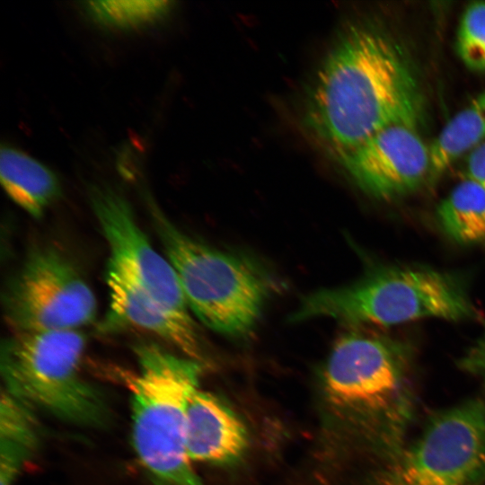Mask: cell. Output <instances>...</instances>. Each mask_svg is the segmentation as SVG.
Returning <instances> with one entry per match:
<instances>
[{
  "mask_svg": "<svg viewBox=\"0 0 485 485\" xmlns=\"http://www.w3.org/2000/svg\"><path fill=\"white\" fill-rule=\"evenodd\" d=\"M85 345L79 330L13 332L1 344L2 389L62 420L101 427L109 410L100 391L81 375Z\"/></svg>",
  "mask_w": 485,
  "mask_h": 485,
  "instance_id": "obj_6",
  "label": "cell"
},
{
  "mask_svg": "<svg viewBox=\"0 0 485 485\" xmlns=\"http://www.w3.org/2000/svg\"><path fill=\"white\" fill-rule=\"evenodd\" d=\"M436 216L443 230L461 243L485 242V190L465 179L438 205Z\"/></svg>",
  "mask_w": 485,
  "mask_h": 485,
  "instance_id": "obj_16",
  "label": "cell"
},
{
  "mask_svg": "<svg viewBox=\"0 0 485 485\" xmlns=\"http://www.w3.org/2000/svg\"><path fill=\"white\" fill-rule=\"evenodd\" d=\"M477 316L467 294L451 277L426 268H389L343 287L304 296L289 316L297 322L330 317L352 324L391 326L425 318Z\"/></svg>",
  "mask_w": 485,
  "mask_h": 485,
  "instance_id": "obj_5",
  "label": "cell"
},
{
  "mask_svg": "<svg viewBox=\"0 0 485 485\" xmlns=\"http://www.w3.org/2000/svg\"><path fill=\"white\" fill-rule=\"evenodd\" d=\"M465 172L467 179L475 181L485 190V141L468 154Z\"/></svg>",
  "mask_w": 485,
  "mask_h": 485,
  "instance_id": "obj_20",
  "label": "cell"
},
{
  "mask_svg": "<svg viewBox=\"0 0 485 485\" xmlns=\"http://www.w3.org/2000/svg\"><path fill=\"white\" fill-rule=\"evenodd\" d=\"M0 176L8 197L36 219L40 218L60 195V184L56 175L15 148H1Z\"/></svg>",
  "mask_w": 485,
  "mask_h": 485,
  "instance_id": "obj_13",
  "label": "cell"
},
{
  "mask_svg": "<svg viewBox=\"0 0 485 485\" xmlns=\"http://www.w3.org/2000/svg\"><path fill=\"white\" fill-rule=\"evenodd\" d=\"M106 283L110 302L100 326L102 331H144L173 346L184 357L204 362L202 340L190 313L166 306L109 267Z\"/></svg>",
  "mask_w": 485,
  "mask_h": 485,
  "instance_id": "obj_11",
  "label": "cell"
},
{
  "mask_svg": "<svg viewBox=\"0 0 485 485\" xmlns=\"http://www.w3.org/2000/svg\"><path fill=\"white\" fill-rule=\"evenodd\" d=\"M90 202L107 242L108 267L166 306L190 313L177 274L153 247L128 201L109 187H93Z\"/></svg>",
  "mask_w": 485,
  "mask_h": 485,
  "instance_id": "obj_9",
  "label": "cell"
},
{
  "mask_svg": "<svg viewBox=\"0 0 485 485\" xmlns=\"http://www.w3.org/2000/svg\"><path fill=\"white\" fill-rule=\"evenodd\" d=\"M456 51L468 68L485 71V2H473L464 9L457 30Z\"/></svg>",
  "mask_w": 485,
  "mask_h": 485,
  "instance_id": "obj_18",
  "label": "cell"
},
{
  "mask_svg": "<svg viewBox=\"0 0 485 485\" xmlns=\"http://www.w3.org/2000/svg\"><path fill=\"white\" fill-rule=\"evenodd\" d=\"M171 8L168 1H92L87 10L100 22L116 27H136L154 22Z\"/></svg>",
  "mask_w": 485,
  "mask_h": 485,
  "instance_id": "obj_17",
  "label": "cell"
},
{
  "mask_svg": "<svg viewBox=\"0 0 485 485\" xmlns=\"http://www.w3.org/2000/svg\"><path fill=\"white\" fill-rule=\"evenodd\" d=\"M247 429L237 414L215 394L197 389L186 412V445L190 461L214 465L237 463L247 451Z\"/></svg>",
  "mask_w": 485,
  "mask_h": 485,
  "instance_id": "obj_12",
  "label": "cell"
},
{
  "mask_svg": "<svg viewBox=\"0 0 485 485\" xmlns=\"http://www.w3.org/2000/svg\"><path fill=\"white\" fill-rule=\"evenodd\" d=\"M419 103L414 71L399 45L380 30L357 24L320 66L304 121L339 155L390 125L415 124Z\"/></svg>",
  "mask_w": 485,
  "mask_h": 485,
  "instance_id": "obj_1",
  "label": "cell"
},
{
  "mask_svg": "<svg viewBox=\"0 0 485 485\" xmlns=\"http://www.w3.org/2000/svg\"><path fill=\"white\" fill-rule=\"evenodd\" d=\"M139 368L128 379L131 436L137 460L154 485H203L186 445V412L198 389L202 363L155 346L137 348Z\"/></svg>",
  "mask_w": 485,
  "mask_h": 485,
  "instance_id": "obj_3",
  "label": "cell"
},
{
  "mask_svg": "<svg viewBox=\"0 0 485 485\" xmlns=\"http://www.w3.org/2000/svg\"><path fill=\"white\" fill-rule=\"evenodd\" d=\"M2 301L6 322L16 333L79 330L97 313L90 286L50 246L37 247L27 255L7 281Z\"/></svg>",
  "mask_w": 485,
  "mask_h": 485,
  "instance_id": "obj_8",
  "label": "cell"
},
{
  "mask_svg": "<svg viewBox=\"0 0 485 485\" xmlns=\"http://www.w3.org/2000/svg\"><path fill=\"white\" fill-rule=\"evenodd\" d=\"M485 141V91L454 114L429 146V179L438 178L451 164Z\"/></svg>",
  "mask_w": 485,
  "mask_h": 485,
  "instance_id": "obj_15",
  "label": "cell"
},
{
  "mask_svg": "<svg viewBox=\"0 0 485 485\" xmlns=\"http://www.w3.org/2000/svg\"><path fill=\"white\" fill-rule=\"evenodd\" d=\"M337 158L358 187L380 199L409 194L430 175L429 147L412 123L390 125Z\"/></svg>",
  "mask_w": 485,
  "mask_h": 485,
  "instance_id": "obj_10",
  "label": "cell"
},
{
  "mask_svg": "<svg viewBox=\"0 0 485 485\" xmlns=\"http://www.w3.org/2000/svg\"><path fill=\"white\" fill-rule=\"evenodd\" d=\"M40 442L35 410L4 389L0 401V485H14Z\"/></svg>",
  "mask_w": 485,
  "mask_h": 485,
  "instance_id": "obj_14",
  "label": "cell"
},
{
  "mask_svg": "<svg viewBox=\"0 0 485 485\" xmlns=\"http://www.w3.org/2000/svg\"><path fill=\"white\" fill-rule=\"evenodd\" d=\"M153 225L190 310L214 331L243 338L256 326L272 284L244 257L207 246L180 230L150 203Z\"/></svg>",
  "mask_w": 485,
  "mask_h": 485,
  "instance_id": "obj_4",
  "label": "cell"
},
{
  "mask_svg": "<svg viewBox=\"0 0 485 485\" xmlns=\"http://www.w3.org/2000/svg\"><path fill=\"white\" fill-rule=\"evenodd\" d=\"M410 349L382 335L349 331L326 361L323 390L389 463L405 446L414 412Z\"/></svg>",
  "mask_w": 485,
  "mask_h": 485,
  "instance_id": "obj_2",
  "label": "cell"
},
{
  "mask_svg": "<svg viewBox=\"0 0 485 485\" xmlns=\"http://www.w3.org/2000/svg\"><path fill=\"white\" fill-rule=\"evenodd\" d=\"M460 366L485 385V331L460 359Z\"/></svg>",
  "mask_w": 485,
  "mask_h": 485,
  "instance_id": "obj_19",
  "label": "cell"
},
{
  "mask_svg": "<svg viewBox=\"0 0 485 485\" xmlns=\"http://www.w3.org/2000/svg\"><path fill=\"white\" fill-rule=\"evenodd\" d=\"M485 477V404L472 400L433 417L382 471L380 485H477Z\"/></svg>",
  "mask_w": 485,
  "mask_h": 485,
  "instance_id": "obj_7",
  "label": "cell"
}]
</instances>
